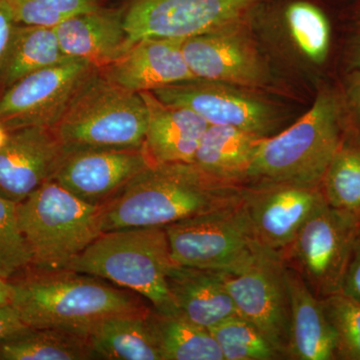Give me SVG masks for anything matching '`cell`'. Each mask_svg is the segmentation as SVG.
Listing matches in <instances>:
<instances>
[{"label":"cell","mask_w":360,"mask_h":360,"mask_svg":"<svg viewBox=\"0 0 360 360\" xmlns=\"http://www.w3.org/2000/svg\"><path fill=\"white\" fill-rule=\"evenodd\" d=\"M245 184L217 179L194 163L151 165L103 205V232L167 226L240 205Z\"/></svg>","instance_id":"obj_1"},{"label":"cell","mask_w":360,"mask_h":360,"mask_svg":"<svg viewBox=\"0 0 360 360\" xmlns=\"http://www.w3.org/2000/svg\"><path fill=\"white\" fill-rule=\"evenodd\" d=\"M11 303L30 328L85 331L116 315L153 309L134 291L70 269H30L13 281Z\"/></svg>","instance_id":"obj_2"},{"label":"cell","mask_w":360,"mask_h":360,"mask_svg":"<svg viewBox=\"0 0 360 360\" xmlns=\"http://www.w3.org/2000/svg\"><path fill=\"white\" fill-rule=\"evenodd\" d=\"M347 129L340 89L322 85L304 115L283 131L262 139L246 184L292 182L321 186Z\"/></svg>","instance_id":"obj_3"},{"label":"cell","mask_w":360,"mask_h":360,"mask_svg":"<svg viewBox=\"0 0 360 360\" xmlns=\"http://www.w3.org/2000/svg\"><path fill=\"white\" fill-rule=\"evenodd\" d=\"M175 262L163 226L103 232L68 269L101 277L141 295L160 314L179 312L167 286Z\"/></svg>","instance_id":"obj_4"},{"label":"cell","mask_w":360,"mask_h":360,"mask_svg":"<svg viewBox=\"0 0 360 360\" xmlns=\"http://www.w3.org/2000/svg\"><path fill=\"white\" fill-rule=\"evenodd\" d=\"M16 213L34 269H68L103 233V206L84 202L56 180L16 203Z\"/></svg>","instance_id":"obj_5"},{"label":"cell","mask_w":360,"mask_h":360,"mask_svg":"<svg viewBox=\"0 0 360 360\" xmlns=\"http://www.w3.org/2000/svg\"><path fill=\"white\" fill-rule=\"evenodd\" d=\"M148 112L139 92L92 73L52 129L66 149L141 148Z\"/></svg>","instance_id":"obj_6"},{"label":"cell","mask_w":360,"mask_h":360,"mask_svg":"<svg viewBox=\"0 0 360 360\" xmlns=\"http://www.w3.org/2000/svg\"><path fill=\"white\" fill-rule=\"evenodd\" d=\"M359 220L323 203L279 251L284 264L297 272L317 297L341 292L359 236Z\"/></svg>","instance_id":"obj_7"},{"label":"cell","mask_w":360,"mask_h":360,"mask_svg":"<svg viewBox=\"0 0 360 360\" xmlns=\"http://www.w3.org/2000/svg\"><path fill=\"white\" fill-rule=\"evenodd\" d=\"M175 264L236 272L259 245L240 205L196 215L165 226Z\"/></svg>","instance_id":"obj_8"},{"label":"cell","mask_w":360,"mask_h":360,"mask_svg":"<svg viewBox=\"0 0 360 360\" xmlns=\"http://www.w3.org/2000/svg\"><path fill=\"white\" fill-rule=\"evenodd\" d=\"M225 285L238 314L255 326L290 359V298L281 252L259 246L238 271L225 272Z\"/></svg>","instance_id":"obj_9"},{"label":"cell","mask_w":360,"mask_h":360,"mask_svg":"<svg viewBox=\"0 0 360 360\" xmlns=\"http://www.w3.org/2000/svg\"><path fill=\"white\" fill-rule=\"evenodd\" d=\"M260 0H131L122 11L132 44L143 39H186L246 20Z\"/></svg>","instance_id":"obj_10"},{"label":"cell","mask_w":360,"mask_h":360,"mask_svg":"<svg viewBox=\"0 0 360 360\" xmlns=\"http://www.w3.org/2000/svg\"><path fill=\"white\" fill-rule=\"evenodd\" d=\"M96 70L82 59L68 58L26 75L0 94V122L9 131L28 127L53 129Z\"/></svg>","instance_id":"obj_11"},{"label":"cell","mask_w":360,"mask_h":360,"mask_svg":"<svg viewBox=\"0 0 360 360\" xmlns=\"http://www.w3.org/2000/svg\"><path fill=\"white\" fill-rule=\"evenodd\" d=\"M160 101L194 111L210 125H226L260 137L277 134L278 111L245 87L194 78L153 90Z\"/></svg>","instance_id":"obj_12"},{"label":"cell","mask_w":360,"mask_h":360,"mask_svg":"<svg viewBox=\"0 0 360 360\" xmlns=\"http://www.w3.org/2000/svg\"><path fill=\"white\" fill-rule=\"evenodd\" d=\"M182 52L195 77L248 89L270 82L269 65L245 20L184 39Z\"/></svg>","instance_id":"obj_13"},{"label":"cell","mask_w":360,"mask_h":360,"mask_svg":"<svg viewBox=\"0 0 360 360\" xmlns=\"http://www.w3.org/2000/svg\"><path fill=\"white\" fill-rule=\"evenodd\" d=\"M324 202L321 186L253 182L243 188L241 207L258 245L281 251Z\"/></svg>","instance_id":"obj_14"},{"label":"cell","mask_w":360,"mask_h":360,"mask_svg":"<svg viewBox=\"0 0 360 360\" xmlns=\"http://www.w3.org/2000/svg\"><path fill=\"white\" fill-rule=\"evenodd\" d=\"M151 165L143 146L129 149L65 148L53 180L84 202L103 206Z\"/></svg>","instance_id":"obj_15"},{"label":"cell","mask_w":360,"mask_h":360,"mask_svg":"<svg viewBox=\"0 0 360 360\" xmlns=\"http://www.w3.org/2000/svg\"><path fill=\"white\" fill-rule=\"evenodd\" d=\"M65 155L52 129L21 127L11 130L0 149V198L20 203L54 179Z\"/></svg>","instance_id":"obj_16"},{"label":"cell","mask_w":360,"mask_h":360,"mask_svg":"<svg viewBox=\"0 0 360 360\" xmlns=\"http://www.w3.org/2000/svg\"><path fill=\"white\" fill-rule=\"evenodd\" d=\"M182 40H139L122 58L99 71L113 84L139 94L194 79L198 77L187 65Z\"/></svg>","instance_id":"obj_17"},{"label":"cell","mask_w":360,"mask_h":360,"mask_svg":"<svg viewBox=\"0 0 360 360\" xmlns=\"http://www.w3.org/2000/svg\"><path fill=\"white\" fill-rule=\"evenodd\" d=\"M139 94L148 108L143 149L151 163H193L210 124L194 111L165 103L151 91Z\"/></svg>","instance_id":"obj_18"},{"label":"cell","mask_w":360,"mask_h":360,"mask_svg":"<svg viewBox=\"0 0 360 360\" xmlns=\"http://www.w3.org/2000/svg\"><path fill=\"white\" fill-rule=\"evenodd\" d=\"M68 58L82 59L101 70L122 58L132 46L123 13L96 11L77 14L54 27Z\"/></svg>","instance_id":"obj_19"},{"label":"cell","mask_w":360,"mask_h":360,"mask_svg":"<svg viewBox=\"0 0 360 360\" xmlns=\"http://www.w3.org/2000/svg\"><path fill=\"white\" fill-rule=\"evenodd\" d=\"M167 286L179 314L210 329L239 315L225 285V272L174 264Z\"/></svg>","instance_id":"obj_20"},{"label":"cell","mask_w":360,"mask_h":360,"mask_svg":"<svg viewBox=\"0 0 360 360\" xmlns=\"http://www.w3.org/2000/svg\"><path fill=\"white\" fill-rule=\"evenodd\" d=\"M290 298V359L335 360V331L323 302L312 292L302 276L286 266Z\"/></svg>","instance_id":"obj_21"},{"label":"cell","mask_w":360,"mask_h":360,"mask_svg":"<svg viewBox=\"0 0 360 360\" xmlns=\"http://www.w3.org/2000/svg\"><path fill=\"white\" fill-rule=\"evenodd\" d=\"M153 309L108 317L90 326L85 336L96 359L161 360L150 321Z\"/></svg>","instance_id":"obj_22"},{"label":"cell","mask_w":360,"mask_h":360,"mask_svg":"<svg viewBox=\"0 0 360 360\" xmlns=\"http://www.w3.org/2000/svg\"><path fill=\"white\" fill-rule=\"evenodd\" d=\"M262 139L264 137L236 127L210 125L193 163L217 179L245 184Z\"/></svg>","instance_id":"obj_23"},{"label":"cell","mask_w":360,"mask_h":360,"mask_svg":"<svg viewBox=\"0 0 360 360\" xmlns=\"http://www.w3.org/2000/svg\"><path fill=\"white\" fill-rule=\"evenodd\" d=\"M68 58L53 27L16 23L0 66V87L6 89L30 73Z\"/></svg>","instance_id":"obj_24"},{"label":"cell","mask_w":360,"mask_h":360,"mask_svg":"<svg viewBox=\"0 0 360 360\" xmlns=\"http://www.w3.org/2000/svg\"><path fill=\"white\" fill-rule=\"evenodd\" d=\"M96 359L86 336L63 328H28L0 341V360Z\"/></svg>","instance_id":"obj_25"},{"label":"cell","mask_w":360,"mask_h":360,"mask_svg":"<svg viewBox=\"0 0 360 360\" xmlns=\"http://www.w3.org/2000/svg\"><path fill=\"white\" fill-rule=\"evenodd\" d=\"M150 321L161 360H224L210 329L179 312L165 314L153 309Z\"/></svg>","instance_id":"obj_26"},{"label":"cell","mask_w":360,"mask_h":360,"mask_svg":"<svg viewBox=\"0 0 360 360\" xmlns=\"http://www.w3.org/2000/svg\"><path fill=\"white\" fill-rule=\"evenodd\" d=\"M283 21L297 51L310 65L328 63L333 49V25L322 7L309 0H293L283 7Z\"/></svg>","instance_id":"obj_27"},{"label":"cell","mask_w":360,"mask_h":360,"mask_svg":"<svg viewBox=\"0 0 360 360\" xmlns=\"http://www.w3.org/2000/svg\"><path fill=\"white\" fill-rule=\"evenodd\" d=\"M321 186L329 206L352 215L360 222L359 135L347 129Z\"/></svg>","instance_id":"obj_28"},{"label":"cell","mask_w":360,"mask_h":360,"mask_svg":"<svg viewBox=\"0 0 360 360\" xmlns=\"http://www.w3.org/2000/svg\"><path fill=\"white\" fill-rule=\"evenodd\" d=\"M210 330L224 360L285 359L255 324L240 315L229 317Z\"/></svg>","instance_id":"obj_29"},{"label":"cell","mask_w":360,"mask_h":360,"mask_svg":"<svg viewBox=\"0 0 360 360\" xmlns=\"http://www.w3.org/2000/svg\"><path fill=\"white\" fill-rule=\"evenodd\" d=\"M32 267V255L20 229L16 203L0 198V277L13 281Z\"/></svg>","instance_id":"obj_30"},{"label":"cell","mask_w":360,"mask_h":360,"mask_svg":"<svg viewBox=\"0 0 360 360\" xmlns=\"http://www.w3.org/2000/svg\"><path fill=\"white\" fill-rule=\"evenodd\" d=\"M336 342V359L360 360V302L342 293L323 298Z\"/></svg>","instance_id":"obj_31"},{"label":"cell","mask_w":360,"mask_h":360,"mask_svg":"<svg viewBox=\"0 0 360 360\" xmlns=\"http://www.w3.org/2000/svg\"><path fill=\"white\" fill-rule=\"evenodd\" d=\"M18 25L56 27L59 23L99 8L96 0H7Z\"/></svg>","instance_id":"obj_32"},{"label":"cell","mask_w":360,"mask_h":360,"mask_svg":"<svg viewBox=\"0 0 360 360\" xmlns=\"http://www.w3.org/2000/svg\"><path fill=\"white\" fill-rule=\"evenodd\" d=\"M347 129L360 136V70L345 71L338 85Z\"/></svg>","instance_id":"obj_33"},{"label":"cell","mask_w":360,"mask_h":360,"mask_svg":"<svg viewBox=\"0 0 360 360\" xmlns=\"http://www.w3.org/2000/svg\"><path fill=\"white\" fill-rule=\"evenodd\" d=\"M345 71L360 70V0L355 1L349 13L347 39L343 45Z\"/></svg>","instance_id":"obj_34"},{"label":"cell","mask_w":360,"mask_h":360,"mask_svg":"<svg viewBox=\"0 0 360 360\" xmlns=\"http://www.w3.org/2000/svg\"><path fill=\"white\" fill-rule=\"evenodd\" d=\"M341 293L360 302V238L357 236Z\"/></svg>","instance_id":"obj_35"},{"label":"cell","mask_w":360,"mask_h":360,"mask_svg":"<svg viewBox=\"0 0 360 360\" xmlns=\"http://www.w3.org/2000/svg\"><path fill=\"white\" fill-rule=\"evenodd\" d=\"M28 328L30 326L22 321L13 303L0 307V341L18 335Z\"/></svg>","instance_id":"obj_36"},{"label":"cell","mask_w":360,"mask_h":360,"mask_svg":"<svg viewBox=\"0 0 360 360\" xmlns=\"http://www.w3.org/2000/svg\"><path fill=\"white\" fill-rule=\"evenodd\" d=\"M15 25L13 11L8 2L7 0H0V66L6 56Z\"/></svg>","instance_id":"obj_37"},{"label":"cell","mask_w":360,"mask_h":360,"mask_svg":"<svg viewBox=\"0 0 360 360\" xmlns=\"http://www.w3.org/2000/svg\"><path fill=\"white\" fill-rule=\"evenodd\" d=\"M13 300V286L8 281L0 277V307L11 303Z\"/></svg>","instance_id":"obj_38"},{"label":"cell","mask_w":360,"mask_h":360,"mask_svg":"<svg viewBox=\"0 0 360 360\" xmlns=\"http://www.w3.org/2000/svg\"><path fill=\"white\" fill-rule=\"evenodd\" d=\"M9 130L0 122V149L6 146L7 141H8Z\"/></svg>","instance_id":"obj_39"},{"label":"cell","mask_w":360,"mask_h":360,"mask_svg":"<svg viewBox=\"0 0 360 360\" xmlns=\"http://www.w3.org/2000/svg\"><path fill=\"white\" fill-rule=\"evenodd\" d=\"M359 236V238H360V224H359V236Z\"/></svg>","instance_id":"obj_40"}]
</instances>
